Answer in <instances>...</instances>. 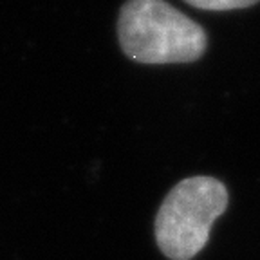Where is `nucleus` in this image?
<instances>
[{
  "label": "nucleus",
  "mask_w": 260,
  "mask_h": 260,
  "mask_svg": "<svg viewBox=\"0 0 260 260\" xmlns=\"http://www.w3.org/2000/svg\"><path fill=\"white\" fill-rule=\"evenodd\" d=\"M228 208L220 181L195 175L175 184L155 217V240L168 258L190 260L206 246L210 228Z\"/></svg>",
  "instance_id": "nucleus-2"
},
{
  "label": "nucleus",
  "mask_w": 260,
  "mask_h": 260,
  "mask_svg": "<svg viewBox=\"0 0 260 260\" xmlns=\"http://www.w3.org/2000/svg\"><path fill=\"white\" fill-rule=\"evenodd\" d=\"M123 53L141 63H188L206 51V32L165 0H126L119 11Z\"/></svg>",
  "instance_id": "nucleus-1"
},
{
  "label": "nucleus",
  "mask_w": 260,
  "mask_h": 260,
  "mask_svg": "<svg viewBox=\"0 0 260 260\" xmlns=\"http://www.w3.org/2000/svg\"><path fill=\"white\" fill-rule=\"evenodd\" d=\"M193 8L206 9V11H232V9H244L256 4L258 0H186Z\"/></svg>",
  "instance_id": "nucleus-3"
}]
</instances>
